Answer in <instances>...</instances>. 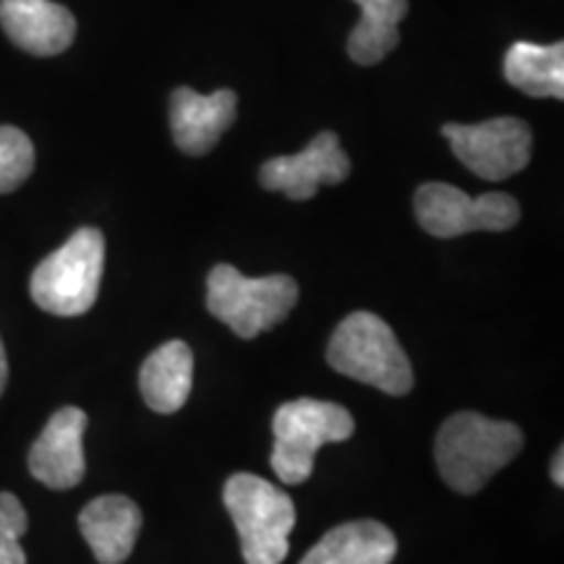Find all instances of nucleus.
I'll return each instance as SVG.
<instances>
[{
  "label": "nucleus",
  "mask_w": 564,
  "mask_h": 564,
  "mask_svg": "<svg viewBox=\"0 0 564 564\" xmlns=\"http://www.w3.org/2000/svg\"><path fill=\"white\" fill-rule=\"evenodd\" d=\"M525 436L510 421L463 411L442 423L434 455L444 484L457 494H478L523 449Z\"/></svg>",
  "instance_id": "obj_1"
},
{
  "label": "nucleus",
  "mask_w": 564,
  "mask_h": 564,
  "mask_svg": "<svg viewBox=\"0 0 564 564\" xmlns=\"http://www.w3.org/2000/svg\"><path fill=\"white\" fill-rule=\"evenodd\" d=\"M327 361L343 377L371 384L387 394L413 390V369L392 327L371 312H356L337 324Z\"/></svg>",
  "instance_id": "obj_2"
},
{
  "label": "nucleus",
  "mask_w": 564,
  "mask_h": 564,
  "mask_svg": "<svg viewBox=\"0 0 564 564\" xmlns=\"http://www.w3.org/2000/svg\"><path fill=\"white\" fill-rule=\"evenodd\" d=\"M299 303L291 274L246 278L232 264H217L207 278V308L241 340H253L288 319Z\"/></svg>",
  "instance_id": "obj_3"
},
{
  "label": "nucleus",
  "mask_w": 564,
  "mask_h": 564,
  "mask_svg": "<svg viewBox=\"0 0 564 564\" xmlns=\"http://www.w3.org/2000/svg\"><path fill=\"white\" fill-rule=\"evenodd\" d=\"M225 510L236 523L246 564H282L295 528V505L285 491L262 476L236 474L223 489Z\"/></svg>",
  "instance_id": "obj_4"
},
{
  "label": "nucleus",
  "mask_w": 564,
  "mask_h": 564,
  "mask_svg": "<svg viewBox=\"0 0 564 564\" xmlns=\"http://www.w3.org/2000/svg\"><path fill=\"white\" fill-rule=\"evenodd\" d=\"M272 470L282 484L299 486L314 474L322 444L345 442L356 432V421L343 405L301 398L282 403L272 419Z\"/></svg>",
  "instance_id": "obj_5"
},
{
  "label": "nucleus",
  "mask_w": 564,
  "mask_h": 564,
  "mask_svg": "<svg viewBox=\"0 0 564 564\" xmlns=\"http://www.w3.org/2000/svg\"><path fill=\"white\" fill-rule=\"evenodd\" d=\"M102 270L105 236L97 228L76 230L32 272V301L55 316L87 314L100 293Z\"/></svg>",
  "instance_id": "obj_6"
},
{
  "label": "nucleus",
  "mask_w": 564,
  "mask_h": 564,
  "mask_svg": "<svg viewBox=\"0 0 564 564\" xmlns=\"http://www.w3.org/2000/svg\"><path fill=\"white\" fill-rule=\"evenodd\" d=\"M413 204L421 228L436 238H457L474 230H510L520 220V204L510 194L470 196L449 183H423Z\"/></svg>",
  "instance_id": "obj_7"
},
{
  "label": "nucleus",
  "mask_w": 564,
  "mask_h": 564,
  "mask_svg": "<svg viewBox=\"0 0 564 564\" xmlns=\"http://www.w3.org/2000/svg\"><path fill=\"white\" fill-rule=\"evenodd\" d=\"M442 133L455 158L484 181L512 178L533 154L531 126L520 118H491L474 126L447 123Z\"/></svg>",
  "instance_id": "obj_8"
},
{
  "label": "nucleus",
  "mask_w": 564,
  "mask_h": 564,
  "mask_svg": "<svg viewBox=\"0 0 564 564\" xmlns=\"http://www.w3.org/2000/svg\"><path fill=\"white\" fill-rule=\"evenodd\" d=\"M350 175V160L333 131H322L299 154L267 160L259 181L267 192H280L293 202H306L319 186H337Z\"/></svg>",
  "instance_id": "obj_9"
},
{
  "label": "nucleus",
  "mask_w": 564,
  "mask_h": 564,
  "mask_svg": "<svg viewBox=\"0 0 564 564\" xmlns=\"http://www.w3.org/2000/svg\"><path fill=\"white\" fill-rule=\"evenodd\" d=\"M87 423L89 419L82 408H61L32 444L30 474L47 489L66 491L82 484L87 474V457H84Z\"/></svg>",
  "instance_id": "obj_10"
},
{
  "label": "nucleus",
  "mask_w": 564,
  "mask_h": 564,
  "mask_svg": "<svg viewBox=\"0 0 564 564\" xmlns=\"http://www.w3.org/2000/svg\"><path fill=\"white\" fill-rule=\"evenodd\" d=\"M238 112L236 91L220 89L199 95L192 87H178L171 97V131L181 152L202 158L230 129Z\"/></svg>",
  "instance_id": "obj_11"
},
{
  "label": "nucleus",
  "mask_w": 564,
  "mask_h": 564,
  "mask_svg": "<svg viewBox=\"0 0 564 564\" xmlns=\"http://www.w3.org/2000/svg\"><path fill=\"white\" fill-rule=\"evenodd\" d=\"M0 24L11 42L32 55H58L76 37L74 13L53 0H0Z\"/></svg>",
  "instance_id": "obj_12"
},
{
  "label": "nucleus",
  "mask_w": 564,
  "mask_h": 564,
  "mask_svg": "<svg viewBox=\"0 0 564 564\" xmlns=\"http://www.w3.org/2000/svg\"><path fill=\"white\" fill-rule=\"evenodd\" d=\"M79 528L97 562L123 564L137 546L141 510L123 494H105L84 507Z\"/></svg>",
  "instance_id": "obj_13"
},
{
  "label": "nucleus",
  "mask_w": 564,
  "mask_h": 564,
  "mask_svg": "<svg viewBox=\"0 0 564 564\" xmlns=\"http://www.w3.org/2000/svg\"><path fill=\"white\" fill-rule=\"evenodd\" d=\"M144 403L158 413H175L186 405L194 387V352L183 340L160 345L139 371Z\"/></svg>",
  "instance_id": "obj_14"
},
{
  "label": "nucleus",
  "mask_w": 564,
  "mask_h": 564,
  "mask_svg": "<svg viewBox=\"0 0 564 564\" xmlns=\"http://www.w3.org/2000/svg\"><path fill=\"white\" fill-rule=\"evenodd\" d=\"M398 539L377 520H352L329 531L301 564H390Z\"/></svg>",
  "instance_id": "obj_15"
},
{
  "label": "nucleus",
  "mask_w": 564,
  "mask_h": 564,
  "mask_svg": "<svg viewBox=\"0 0 564 564\" xmlns=\"http://www.w3.org/2000/svg\"><path fill=\"white\" fill-rule=\"evenodd\" d=\"M505 76L514 89L531 97H564V45L514 42L505 55Z\"/></svg>",
  "instance_id": "obj_16"
},
{
  "label": "nucleus",
  "mask_w": 564,
  "mask_h": 564,
  "mask_svg": "<svg viewBox=\"0 0 564 564\" xmlns=\"http://www.w3.org/2000/svg\"><path fill=\"white\" fill-rule=\"evenodd\" d=\"M361 6V21L348 37V55L358 66H373L387 58L400 42V21L408 13V0H352Z\"/></svg>",
  "instance_id": "obj_17"
},
{
  "label": "nucleus",
  "mask_w": 564,
  "mask_h": 564,
  "mask_svg": "<svg viewBox=\"0 0 564 564\" xmlns=\"http://www.w3.org/2000/svg\"><path fill=\"white\" fill-rule=\"evenodd\" d=\"M34 171V144L17 126H0V194H11Z\"/></svg>",
  "instance_id": "obj_18"
},
{
  "label": "nucleus",
  "mask_w": 564,
  "mask_h": 564,
  "mask_svg": "<svg viewBox=\"0 0 564 564\" xmlns=\"http://www.w3.org/2000/svg\"><path fill=\"white\" fill-rule=\"evenodd\" d=\"M30 528L24 505L17 494H0V564H26L21 535Z\"/></svg>",
  "instance_id": "obj_19"
},
{
  "label": "nucleus",
  "mask_w": 564,
  "mask_h": 564,
  "mask_svg": "<svg viewBox=\"0 0 564 564\" xmlns=\"http://www.w3.org/2000/svg\"><path fill=\"white\" fill-rule=\"evenodd\" d=\"M564 449L560 447L556 449V455H554V460H552V478H554V484L556 486H562L564 484Z\"/></svg>",
  "instance_id": "obj_20"
},
{
  "label": "nucleus",
  "mask_w": 564,
  "mask_h": 564,
  "mask_svg": "<svg viewBox=\"0 0 564 564\" xmlns=\"http://www.w3.org/2000/svg\"><path fill=\"white\" fill-rule=\"evenodd\" d=\"M6 382H9V358H6L3 340H0V394L6 390Z\"/></svg>",
  "instance_id": "obj_21"
}]
</instances>
